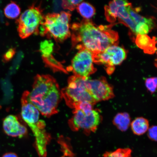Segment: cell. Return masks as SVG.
<instances>
[{
    "label": "cell",
    "instance_id": "cell-1",
    "mask_svg": "<svg viewBox=\"0 0 157 157\" xmlns=\"http://www.w3.org/2000/svg\"><path fill=\"white\" fill-rule=\"evenodd\" d=\"M71 40L74 47L78 50L85 48L93 54L105 51L117 40V33L106 26L97 27L88 20L72 25Z\"/></svg>",
    "mask_w": 157,
    "mask_h": 157
},
{
    "label": "cell",
    "instance_id": "cell-2",
    "mask_svg": "<svg viewBox=\"0 0 157 157\" xmlns=\"http://www.w3.org/2000/svg\"><path fill=\"white\" fill-rule=\"evenodd\" d=\"M61 98V90L53 77L48 75L35 76L28 98L41 114L49 117L57 113Z\"/></svg>",
    "mask_w": 157,
    "mask_h": 157
},
{
    "label": "cell",
    "instance_id": "cell-3",
    "mask_svg": "<svg viewBox=\"0 0 157 157\" xmlns=\"http://www.w3.org/2000/svg\"><path fill=\"white\" fill-rule=\"evenodd\" d=\"M29 91H25L21 98V116L34 134L35 148L39 155L45 157L51 136L45 129L44 121L40 120V112L29 101Z\"/></svg>",
    "mask_w": 157,
    "mask_h": 157
},
{
    "label": "cell",
    "instance_id": "cell-4",
    "mask_svg": "<svg viewBox=\"0 0 157 157\" xmlns=\"http://www.w3.org/2000/svg\"><path fill=\"white\" fill-rule=\"evenodd\" d=\"M71 17L69 12L48 13L44 16L39 26L38 34L48 38H53L58 42H63L71 34L70 30Z\"/></svg>",
    "mask_w": 157,
    "mask_h": 157
},
{
    "label": "cell",
    "instance_id": "cell-5",
    "mask_svg": "<svg viewBox=\"0 0 157 157\" xmlns=\"http://www.w3.org/2000/svg\"><path fill=\"white\" fill-rule=\"evenodd\" d=\"M87 78L75 75L69 78L67 86L61 90L62 98L69 107L74 109L80 103H97L87 87Z\"/></svg>",
    "mask_w": 157,
    "mask_h": 157
},
{
    "label": "cell",
    "instance_id": "cell-6",
    "mask_svg": "<svg viewBox=\"0 0 157 157\" xmlns=\"http://www.w3.org/2000/svg\"><path fill=\"white\" fill-rule=\"evenodd\" d=\"M44 17L40 6L33 4L29 7L17 21L20 37L24 39L34 33L38 34L39 26Z\"/></svg>",
    "mask_w": 157,
    "mask_h": 157
},
{
    "label": "cell",
    "instance_id": "cell-7",
    "mask_svg": "<svg viewBox=\"0 0 157 157\" xmlns=\"http://www.w3.org/2000/svg\"><path fill=\"white\" fill-rule=\"evenodd\" d=\"M73 115L68 121L70 128L73 131L82 129L86 134L95 132L101 121L99 111L95 109L85 112L74 109Z\"/></svg>",
    "mask_w": 157,
    "mask_h": 157
},
{
    "label": "cell",
    "instance_id": "cell-8",
    "mask_svg": "<svg viewBox=\"0 0 157 157\" xmlns=\"http://www.w3.org/2000/svg\"><path fill=\"white\" fill-rule=\"evenodd\" d=\"M93 53L87 49H80L74 57L71 66L67 69V71H72L75 75L88 78L95 71L93 66Z\"/></svg>",
    "mask_w": 157,
    "mask_h": 157
},
{
    "label": "cell",
    "instance_id": "cell-9",
    "mask_svg": "<svg viewBox=\"0 0 157 157\" xmlns=\"http://www.w3.org/2000/svg\"><path fill=\"white\" fill-rule=\"evenodd\" d=\"M126 56L124 49L114 44L108 47L102 52L94 54V62L112 67L121 63Z\"/></svg>",
    "mask_w": 157,
    "mask_h": 157
},
{
    "label": "cell",
    "instance_id": "cell-10",
    "mask_svg": "<svg viewBox=\"0 0 157 157\" xmlns=\"http://www.w3.org/2000/svg\"><path fill=\"white\" fill-rule=\"evenodd\" d=\"M87 87L96 102L107 101L114 97L113 88L105 78L86 80Z\"/></svg>",
    "mask_w": 157,
    "mask_h": 157
},
{
    "label": "cell",
    "instance_id": "cell-11",
    "mask_svg": "<svg viewBox=\"0 0 157 157\" xmlns=\"http://www.w3.org/2000/svg\"><path fill=\"white\" fill-rule=\"evenodd\" d=\"M130 3L126 1L115 0L109 3L107 7V12L108 17H118L135 33V28L136 23L131 18L129 14L127 7Z\"/></svg>",
    "mask_w": 157,
    "mask_h": 157
},
{
    "label": "cell",
    "instance_id": "cell-12",
    "mask_svg": "<svg viewBox=\"0 0 157 157\" xmlns=\"http://www.w3.org/2000/svg\"><path fill=\"white\" fill-rule=\"evenodd\" d=\"M3 126L5 133L10 136L21 138L27 134L26 127L14 115H9L6 117L3 120Z\"/></svg>",
    "mask_w": 157,
    "mask_h": 157
},
{
    "label": "cell",
    "instance_id": "cell-13",
    "mask_svg": "<svg viewBox=\"0 0 157 157\" xmlns=\"http://www.w3.org/2000/svg\"><path fill=\"white\" fill-rule=\"evenodd\" d=\"M130 125L133 133L138 136L144 134L149 128V121L143 117L136 118L131 123Z\"/></svg>",
    "mask_w": 157,
    "mask_h": 157
},
{
    "label": "cell",
    "instance_id": "cell-14",
    "mask_svg": "<svg viewBox=\"0 0 157 157\" xmlns=\"http://www.w3.org/2000/svg\"><path fill=\"white\" fill-rule=\"evenodd\" d=\"M113 124L121 131H125L131 124V118L128 113H120L114 117Z\"/></svg>",
    "mask_w": 157,
    "mask_h": 157
},
{
    "label": "cell",
    "instance_id": "cell-15",
    "mask_svg": "<svg viewBox=\"0 0 157 157\" xmlns=\"http://www.w3.org/2000/svg\"><path fill=\"white\" fill-rule=\"evenodd\" d=\"M127 9L131 18L136 23V24L139 23H144L148 25L150 30L154 28L155 26L154 20L152 18H146V17H143L139 14L133 9L131 5V4L128 6Z\"/></svg>",
    "mask_w": 157,
    "mask_h": 157
},
{
    "label": "cell",
    "instance_id": "cell-16",
    "mask_svg": "<svg viewBox=\"0 0 157 157\" xmlns=\"http://www.w3.org/2000/svg\"><path fill=\"white\" fill-rule=\"evenodd\" d=\"M77 10L82 16L88 19L93 17L95 13V10L89 3L83 2L77 6Z\"/></svg>",
    "mask_w": 157,
    "mask_h": 157
},
{
    "label": "cell",
    "instance_id": "cell-17",
    "mask_svg": "<svg viewBox=\"0 0 157 157\" xmlns=\"http://www.w3.org/2000/svg\"><path fill=\"white\" fill-rule=\"evenodd\" d=\"M150 37L147 35H137L136 39V44L139 48L146 50V52L149 49V52H150V50L152 49L154 50V42L153 43Z\"/></svg>",
    "mask_w": 157,
    "mask_h": 157
},
{
    "label": "cell",
    "instance_id": "cell-18",
    "mask_svg": "<svg viewBox=\"0 0 157 157\" xmlns=\"http://www.w3.org/2000/svg\"><path fill=\"white\" fill-rule=\"evenodd\" d=\"M21 10L19 6L15 2H11L4 9L6 17L9 19L17 18L20 14Z\"/></svg>",
    "mask_w": 157,
    "mask_h": 157
},
{
    "label": "cell",
    "instance_id": "cell-19",
    "mask_svg": "<svg viewBox=\"0 0 157 157\" xmlns=\"http://www.w3.org/2000/svg\"><path fill=\"white\" fill-rule=\"evenodd\" d=\"M43 60L46 66L52 69L54 71H61L67 73L63 66L60 62L57 60L52 55L48 57L43 58Z\"/></svg>",
    "mask_w": 157,
    "mask_h": 157
},
{
    "label": "cell",
    "instance_id": "cell-20",
    "mask_svg": "<svg viewBox=\"0 0 157 157\" xmlns=\"http://www.w3.org/2000/svg\"><path fill=\"white\" fill-rule=\"evenodd\" d=\"M54 44L52 41L45 40L41 43L40 51L42 58L48 57L52 55L53 51Z\"/></svg>",
    "mask_w": 157,
    "mask_h": 157
},
{
    "label": "cell",
    "instance_id": "cell-21",
    "mask_svg": "<svg viewBox=\"0 0 157 157\" xmlns=\"http://www.w3.org/2000/svg\"><path fill=\"white\" fill-rule=\"evenodd\" d=\"M132 151L129 148H119L113 152H107L103 157H132Z\"/></svg>",
    "mask_w": 157,
    "mask_h": 157
},
{
    "label": "cell",
    "instance_id": "cell-22",
    "mask_svg": "<svg viewBox=\"0 0 157 157\" xmlns=\"http://www.w3.org/2000/svg\"><path fill=\"white\" fill-rule=\"evenodd\" d=\"M157 78L152 77L147 78L145 81L146 87L150 93L153 94L156 91L157 88Z\"/></svg>",
    "mask_w": 157,
    "mask_h": 157
},
{
    "label": "cell",
    "instance_id": "cell-23",
    "mask_svg": "<svg viewBox=\"0 0 157 157\" xmlns=\"http://www.w3.org/2000/svg\"><path fill=\"white\" fill-rule=\"evenodd\" d=\"M150 30V27L146 23H139L135 27V33L137 35H146Z\"/></svg>",
    "mask_w": 157,
    "mask_h": 157
},
{
    "label": "cell",
    "instance_id": "cell-24",
    "mask_svg": "<svg viewBox=\"0 0 157 157\" xmlns=\"http://www.w3.org/2000/svg\"><path fill=\"white\" fill-rule=\"evenodd\" d=\"M83 1H62V7L64 9H68L70 11H73L75 9L76 6L79 5Z\"/></svg>",
    "mask_w": 157,
    "mask_h": 157
},
{
    "label": "cell",
    "instance_id": "cell-25",
    "mask_svg": "<svg viewBox=\"0 0 157 157\" xmlns=\"http://www.w3.org/2000/svg\"><path fill=\"white\" fill-rule=\"evenodd\" d=\"M157 128L156 125H153V126L149 128L148 131H147V135H148L149 138L151 140L154 141H157Z\"/></svg>",
    "mask_w": 157,
    "mask_h": 157
},
{
    "label": "cell",
    "instance_id": "cell-26",
    "mask_svg": "<svg viewBox=\"0 0 157 157\" xmlns=\"http://www.w3.org/2000/svg\"><path fill=\"white\" fill-rule=\"evenodd\" d=\"M16 52L14 48H10L3 56V61L4 62H7L10 61L14 56Z\"/></svg>",
    "mask_w": 157,
    "mask_h": 157
},
{
    "label": "cell",
    "instance_id": "cell-27",
    "mask_svg": "<svg viewBox=\"0 0 157 157\" xmlns=\"http://www.w3.org/2000/svg\"><path fill=\"white\" fill-rule=\"evenodd\" d=\"M2 157H18L17 154L14 153L9 152L6 153Z\"/></svg>",
    "mask_w": 157,
    "mask_h": 157
}]
</instances>
